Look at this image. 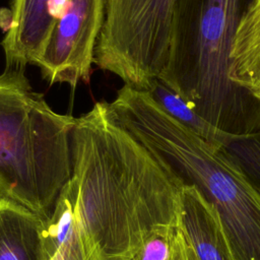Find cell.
<instances>
[{"mask_svg": "<svg viewBox=\"0 0 260 260\" xmlns=\"http://www.w3.org/2000/svg\"><path fill=\"white\" fill-rule=\"evenodd\" d=\"M67 0H13L1 46L5 66L36 65Z\"/></svg>", "mask_w": 260, "mask_h": 260, "instance_id": "cell-6", "label": "cell"}, {"mask_svg": "<svg viewBox=\"0 0 260 260\" xmlns=\"http://www.w3.org/2000/svg\"><path fill=\"white\" fill-rule=\"evenodd\" d=\"M107 0H67L36 65L50 84L88 82Z\"/></svg>", "mask_w": 260, "mask_h": 260, "instance_id": "cell-5", "label": "cell"}, {"mask_svg": "<svg viewBox=\"0 0 260 260\" xmlns=\"http://www.w3.org/2000/svg\"><path fill=\"white\" fill-rule=\"evenodd\" d=\"M179 228L186 260H233L214 211L191 186L181 192Z\"/></svg>", "mask_w": 260, "mask_h": 260, "instance_id": "cell-9", "label": "cell"}, {"mask_svg": "<svg viewBox=\"0 0 260 260\" xmlns=\"http://www.w3.org/2000/svg\"><path fill=\"white\" fill-rule=\"evenodd\" d=\"M229 77L260 101V0L242 11L233 41Z\"/></svg>", "mask_w": 260, "mask_h": 260, "instance_id": "cell-10", "label": "cell"}, {"mask_svg": "<svg viewBox=\"0 0 260 260\" xmlns=\"http://www.w3.org/2000/svg\"><path fill=\"white\" fill-rule=\"evenodd\" d=\"M180 228L158 232L150 236L133 260H171Z\"/></svg>", "mask_w": 260, "mask_h": 260, "instance_id": "cell-12", "label": "cell"}, {"mask_svg": "<svg viewBox=\"0 0 260 260\" xmlns=\"http://www.w3.org/2000/svg\"><path fill=\"white\" fill-rule=\"evenodd\" d=\"M48 218L0 195V260H52L47 243Z\"/></svg>", "mask_w": 260, "mask_h": 260, "instance_id": "cell-7", "label": "cell"}, {"mask_svg": "<svg viewBox=\"0 0 260 260\" xmlns=\"http://www.w3.org/2000/svg\"><path fill=\"white\" fill-rule=\"evenodd\" d=\"M150 96L172 117L187 126L202 138L217 142L224 130L200 116L184 99L159 79H153L145 89Z\"/></svg>", "mask_w": 260, "mask_h": 260, "instance_id": "cell-11", "label": "cell"}, {"mask_svg": "<svg viewBox=\"0 0 260 260\" xmlns=\"http://www.w3.org/2000/svg\"><path fill=\"white\" fill-rule=\"evenodd\" d=\"M52 260H55V258H54V257H53V258H52Z\"/></svg>", "mask_w": 260, "mask_h": 260, "instance_id": "cell-14", "label": "cell"}, {"mask_svg": "<svg viewBox=\"0 0 260 260\" xmlns=\"http://www.w3.org/2000/svg\"><path fill=\"white\" fill-rule=\"evenodd\" d=\"M67 182L105 260H133L153 234L180 225L183 185L98 102L76 118Z\"/></svg>", "mask_w": 260, "mask_h": 260, "instance_id": "cell-1", "label": "cell"}, {"mask_svg": "<svg viewBox=\"0 0 260 260\" xmlns=\"http://www.w3.org/2000/svg\"><path fill=\"white\" fill-rule=\"evenodd\" d=\"M76 118L55 112L24 67L0 73V195L50 216L71 177Z\"/></svg>", "mask_w": 260, "mask_h": 260, "instance_id": "cell-3", "label": "cell"}, {"mask_svg": "<svg viewBox=\"0 0 260 260\" xmlns=\"http://www.w3.org/2000/svg\"><path fill=\"white\" fill-rule=\"evenodd\" d=\"M47 243L55 260H105L101 247L82 220L68 183L47 220Z\"/></svg>", "mask_w": 260, "mask_h": 260, "instance_id": "cell-8", "label": "cell"}, {"mask_svg": "<svg viewBox=\"0 0 260 260\" xmlns=\"http://www.w3.org/2000/svg\"><path fill=\"white\" fill-rule=\"evenodd\" d=\"M171 260H186V254H185V247H184V239L182 236L181 231L179 230V233L177 235L174 251Z\"/></svg>", "mask_w": 260, "mask_h": 260, "instance_id": "cell-13", "label": "cell"}, {"mask_svg": "<svg viewBox=\"0 0 260 260\" xmlns=\"http://www.w3.org/2000/svg\"><path fill=\"white\" fill-rule=\"evenodd\" d=\"M108 106L122 127L212 208L233 260H260V191L222 145L183 125L145 90L124 84Z\"/></svg>", "mask_w": 260, "mask_h": 260, "instance_id": "cell-2", "label": "cell"}, {"mask_svg": "<svg viewBox=\"0 0 260 260\" xmlns=\"http://www.w3.org/2000/svg\"><path fill=\"white\" fill-rule=\"evenodd\" d=\"M242 11L241 0H204L181 95L208 122L236 134L260 129V101L229 77Z\"/></svg>", "mask_w": 260, "mask_h": 260, "instance_id": "cell-4", "label": "cell"}]
</instances>
